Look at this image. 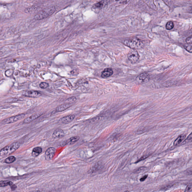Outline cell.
I'll return each mask as SVG.
<instances>
[{
    "label": "cell",
    "instance_id": "obj_1",
    "mask_svg": "<svg viewBox=\"0 0 192 192\" xmlns=\"http://www.w3.org/2000/svg\"><path fill=\"white\" fill-rule=\"evenodd\" d=\"M123 43L132 49L141 48L143 43L141 40L137 37H133L125 39L122 42Z\"/></svg>",
    "mask_w": 192,
    "mask_h": 192
},
{
    "label": "cell",
    "instance_id": "obj_2",
    "mask_svg": "<svg viewBox=\"0 0 192 192\" xmlns=\"http://www.w3.org/2000/svg\"><path fill=\"white\" fill-rule=\"evenodd\" d=\"M20 146V143L19 142H14L0 150V156L4 157L10 155L17 150Z\"/></svg>",
    "mask_w": 192,
    "mask_h": 192
},
{
    "label": "cell",
    "instance_id": "obj_3",
    "mask_svg": "<svg viewBox=\"0 0 192 192\" xmlns=\"http://www.w3.org/2000/svg\"><path fill=\"white\" fill-rule=\"evenodd\" d=\"M56 10L55 6H52L44 9L40 11L34 17L36 20H41L46 19L52 15Z\"/></svg>",
    "mask_w": 192,
    "mask_h": 192
},
{
    "label": "cell",
    "instance_id": "obj_4",
    "mask_svg": "<svg viewBox=\"0 0 192 192\" xmlns=\"http://www.w3.org/2000/svg\"><path fill=\"white\" fill-rule=\"evenodd\" d=\"M128 58L130 62L132 64H135L138 61L140 56L137 50L131 49L128 54Z\"/></svg>",
    "mask_w": 192,
    "mask_h": 192
},
{
    "label": "cell",
    "instance_id": "obj_5",
    "mask_svg": "<svg viewBox=\"0 0 192 192\" xmlns=\"http://www.w3.org/2000/svg\"><path fill=\"white\" fill-rule=\"evenodd\" d=\"M25 116V114L24 113H22V114H18V115L10 117V118L4 120L2 121V123L3 124H7L13 123L22 119Z\"/></svg>",
    "mask_w": 192,
    "mask_h": 192
},
{
    "label": "cell",
    "instance_id": "obj_6",
    "mask_svg": "<svg viewBox=\"0 0 192 192\" xmlns=\"http://www.w3.org/2000/svg\"><path fill=\"white\" fill-rule=\"evenodd\" d=\"M22 95L28 97L37 98L40 97L42 94L38 91L34 90H28L23 92Z\"/></svg>",
    "mask_w": 192,
    "mask_h": 192
},
{
    "label": "cell",
    "instance_id": "obj_7",
    "mask_svg": "<svg viewBox=\"0 0 192 192\" xmlns=\"http://www.w3.org/2000/svg\"><path fill=\"white\" fill-rule=\"evenodd\" d=\"M56 150L55 148L51 147L48 148L45 154V159L47 161L51 160L55 155Z\"/></svg>",
    "mask_w": 192,
    "mask_h": 192
},
{
    "label": "cell",
    "instance_id": "obj_8",
    "mask_svg": "<svg viewBox=\"0 0 192 192\" xmlns=\"http://www.w3.org/2000/svg\"><path fill=\"white\" fill-rule=\"evenodd\" d=\"M8 186H10L12 191L15 190L17 188L16 185H15L11 181L6 180L0 181V187H4Z\"/></svg>",
    "mask_w": 192,
    "mask_h": 192
},
{
    "label": "cell",
    "instance_id": "obj_9",
    "mask_svg": "<svg viewBox=\"0 0 192 192\" xmlns=\"http://www.w3.org/2000/svg\"><path fill=\"white\" fill-rule=\"evenodd\" d=\"M149 78V75L147 73H143L138 76L136 78L137 81L139 83H143L147 81Z\"/></svg>",
    "mask_w": 192,
    "mask_h": 192
},
{
    "label": "cell",
    "instance_id": "obj_10",
    "mask_svg": "<svg viewBox=\"0 0 192 192\" xmlns=\"http://www.w3.org/2000/svg\"><path fill=\"white\" fill-rule=\"evenodd\" d=\"M52 136L55 139L62 138L65 136V133L62 130L58 128L54 131Z\"/></svg>",
    "mask_w": 192,
    "mask_h": 192
},
{
    "label": "cell",
    "instance_id": "obj_11",
    "mask_svg": "<svg viewBox=\"0 0 192 192\" xmlns=\"http://www.w3.org/2000/svg\"><path fill=\"white\" fill-rule=\"evenodd\" d=\"M42 114L41 113H35V114H33V115L30 116L25 119L24 121V123H25V124H28V123L32 122V121L37 119L39 117L41 116Z\"/></svg>",
    "mask_w": 192,
    "mask_h": 192
},
{
    "label": "cell",
    "instance_id": "obj_12",
    "mask_svg": "<svg viewBox=\"0 0 192 192\" xmlns=\"http://www.w3.org/2000/svg\"><path fill=\"white\" fill-rule=\"evenodd\" d=\"M113 74V69L111 68H107L102 72L101 77L103 78H107L111 76Z\"/></svg>",
    "mask_w": 192,
    "mask_h": 192
},
{
    "label": "cell",
    "instance_id": "obj_13",
    "mask_svg": "<svg viewBox=\"0 0 192 192\" xmlns=\"http://www.w3.org/2000/svg\"><path fill=\"white\" fill-rule=\"evenodd\" d=\"M75 116L74 114H70L64 117L61 119V122L63 123H70L74 119Z\"/></svg>",
    "mask_w": 192,
    "mask_h": 192
},
{
    "label": "cell",
    "instance_id": "obj_14",
    "mask_svg": "<svg viewBox=\"0 0 192 192\" xmlns=\"http://www.w3.org/2000/svg\"><path fill=\"white\" fill-rule=\"evenodd\" d=\"M71 104L70 103H66L62 104L59 105L56 108V111L57 112H61L64 111L68 108L71 106Z\"/></svg>",
    "mask_w": 192,
    "mask_h": 192
},
{
    "label": "cell",
    "instance_id": "obj_15",
    "mask_svg": "<svg viewBox=\"0 0 192 192\" xmlns=\"http://www.w3.org/2000/svg\"><path fill=\"white\" fill-rule=\"evenodd\" d=\"M185 137H186V135L184 134L180 135L174 142V145L176 146L179 145L183 141Z\"/></svg>",
    "mask_w": 192,
    "mask_h": 192
},
{
    "label": "cell",
    "instance_id": "obj_16",
    "mask_svg": "<svg viewBox=\"0 0 192 192\" xmlns=\"http://www.w3.org/2000/svg\"><path fill=\"white\" fill-rule=\"evenodd\" d=\"M42 148L40 147H37L33 149L32 155L33 157H38L42 152Z\"/></svg>",
    "mask_w": 192,
    "mask_h": 192
},
{
    "label": "cell",
    "instance_id": "obj_17",
    "mask_svg": "<svg viewBox=\"0 0 192 192\" xmlns=\"http://www.w3.org/2000/svg\"><path fill=\"white\" fill-rule=\"evenodd\" d=\"M80 137L78 136L73 137L70 138L67 141H65V143L64 142V145H66L68 143L70 144L73 143H75L77 141H78Z\"/></svg>",
    "mask_w": 192,
    "mask_h": 192
},
{
    "label": "cell",
    "instance_id": "obj_18",
    "mask_svg": "<svg viewBox=\"0 0 192 192\" xmlns=\"http://www.w3.org/2000/svg\"><path fill=\"white\" fill-rule=\"evenodd\" d=\"M16 160V158L13 156H11L6 158L5 160V162L6 164H11L13 163Z\"/></svg>",
    "mask_w": 192,
    "mask_h": 192
},
{
    "label": "cell",
    "instance_id": "obj_19",
    "mask_svg": "<svg viewBox=\"0 0 192 192\" xmlns=\"http://www.w3.org/2000/svg\"><path fill=\"white\" fill-rule=\"evenodd\" d=\"M174 27V24L173 22L171 21H168L166 24V29L168 30H171L173 29Z\"/></svg>",
    "mask_w": 192,
    "mask_h": 192
},
{
    "label": "cell",
    "instance_id": "obj_20",
    "mask_svg": "<svg viewBox=\"0 0 192 192\" xmlns=\"http://www.w3.org/2000/svg\"><path fill=\"white\" fill-rule=\"evenodd\" d=\"M192 43H187L184 45V47L187 51L189 52L192 53Z\"/></svg>",
    "mask_w": 192,
    "mask_h": 192
},
{
    "label": "cell",
    "instance_id": "obj_21",
    "mask_svg": "<svg viewBox=\"0 0 192 192\" xmlns=\"http://www.w3.org/2000/svg\"><path fill=\"white\" fill-rule=\"evenodd\" d=\"M49 86V84L46 82H42L40 85V87L41 88L45 89L47 88Z\"/></svg>",
    "mask_w": 192,
    "mask_h": 192
},
{
    "label": "cell",
    "instance_id": "obj_22",
    "mask_svg": "<svg viewBox=\"0 0 192 192\" xmlns=\"http://www.w3.org/2000/svg\"><path fill=\"white\" fill-rule=\"evenodd\" d=\"M76 98L75 97H72L69 98L67 100V101L68 102V103L72 104V103L76 101Z\"/></svg>",
    "mask_w": 192,
    "mask_h": 192
},
{
    "label": "cell",
    "instance_id": "obj_23",
    "mask_svg": "<svg viewBox=\"0 0 192 192\" xmlns=\"http://www.w3.org/2000/svg\"><path fill=\"white\" fill-rule=\"evenodd\" d=\"M104 1H100V2H98V3L95 4V6H96V7L100 8H101L102 7H103V6L104 4Z\"/></svg>",
    "mask_w": 192,
    "mask_h": 192
},
{
    "label": "cell",
    "instance_id": "obj_24",
    "mask_svg": "<svg viewBox=\"0 0 192 192\" xmlns=\"http://www.w3.org/2000/svg\"><path fill=\"white\" fill-rule=\"evenodd\" d=\"M186 41L188 43H192V36H189L186 39Z\"/></svg>",
    "mask_w": 192,
    "mask_h": 192
},
{
    "label": "cell",
    "instance_id": "obj_25",
    "mask_svg": "<svg viewBox=\"0 0 192 192\" xmlns=\"http://www.w3.org/2000/svg\"><path fill=\"white\" fill-rule=\"evenodd\" d=\"M148 176V175H146L145 176H143L142 178H141L140 179V181L141 182L145 181V180H146Z\"/></svg>",
    "mask_w": 192,
    "mask_h": 192
},
{
    "label": "cell",
    "instance_id": "obj_26",
    "mask_svg": "<svg viewBox=\"0 0 192 192\" xmlns=\"http://www.w3.org/2000/svg\"><path fill=\"white\" fill-rule=\"evenodd\" d=\"M192 188V185L191 184H189V185H188L187 187L186 191H189V190H191Z\"/></svg>",
    "mask_w": 192,
    "mask_h": 192
},
{
    "label": "cell",
    "instance_id": "obj_27",
    "mask_svg": "<svg viewBox=\"0 0 192 192\" xmlns=\"http://www.w3.org/2000/svg\"><path fill=\"white\" fill-rule=\"evenodd\" d=\"M148 156H144L143 157H141V158H140V159H139V161H138L137 162V163H138V162H140V161L142 160L145 159H146V158H147Z\"/></svg>",
    "mask_w": 192,
    "mask_h": 192
},
{
    "label": "cell",
    "instance_id": "obj_28",
    "mask_svg": "<svg viewBox=\"0 0 192 192\" xmlns=\"http://www.w3.org/2000/svg\"><path fill=\"white\" fill-rule=\"evenodd\" d=\"M191 133L190 134V135L187 138L186 140H191L192 139V136H191Z\"/></svg>",
    "mask_w": 192,
    "mask_h": 192
},
{
    "label": "cell",
    "instance_id": "obj_29",
    "mask_svg": "<svg viewBox=\"0 0 192 192\" xmlns=\"http://www.w3.org/2000/svg\"><path fill=\"white\" fill-rule=\"evenodd\" d=\"M49 192H59V191L58 190H53L51 191H50Z\"/></svg>",
    "mask_w": 192,
    "mask_h": 192
},
{
    "label": "cell",
    "instance_id": "obj_30",
    "mask_svg": "<svg viewBox=\"0 0 192 192\" xmlns=\"http://www.w3.org/2000/svg\"><path fill=\"white\" fill-rule=\"evenodd\" d=\"M30 192H41V191H40L39 190H35V191H33Z\"/></svg>",
    "mask_w": 192,
    "mask_h": 192
},
{
    "label": "cell",
    "instance_id": "obj_31",
    "mask_svg": "<svg viewBox=\"0 0 192 192\" xmlns=\"http://www.w3.org/2000/svg\"><path fill=\"white\" fill-rule=\"evenodd\" d=\"M124 192H129L128 191H125Z\"/></svg>",
    "mask_w": 192,
    "mask_h": 192
}]
</instances>
